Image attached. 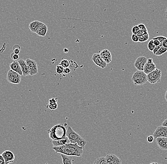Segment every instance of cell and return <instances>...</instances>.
<instances>
[{
  "label": "cell",
  "mask_w": 167,
  "mask_h": 164,
  "mask_svg": "<svg viewBox=\"0 0 167 164\" xmlns=\"http://www.w3.org/2000/svg\"><path fill=\"white\" fill-rule=\"evenodd\" d=\"M52 149L56 153L63 154L69 156L80 157L83 153V148L77 144L69 143L59 147H53Z\"/></svg>",
  "instance_id": "obj_1"
},
{
  "label": "cell",
  "mask_w": 167,
  "mask_h": 164,
  "mask_svg": "<svg viewBox=\"0 0 167 164\" xmlns=\"http://www.w3.org/2000/svg\"><path fill=\"white\" fill-rule=\"evenodd\" d=\"M66 129L62 125H57L48 130L49 138L53 140H61L66 137Z\"/></svg>",
  "instance_id": "obj_2"
},
{
  "label": "cell",
  "mask_w": 167,
  "mask_h": 164,
  "mask_svg": "<svg viewBox=\"0 0 167 164\" xmlns=\"http://www.w3.org/2000/svg\"><path fill=\"white\" fill-rule=\"evenodd\" d=\"M131 80L134 85L137 86L143 85L148 81L147 75L143 71L138 70L133 74Z\"/></svg>",
  "instance_id": "obj_3"
},
{
  "label": "cell",
  "mask_w": 167,
  "mask_h": 164,
  "mask_svg": "<svg viewBox=\"0 0 167 164\" xmlns=\"http://www.w3.org/2000/svg\"><path fill=\"white\" fill-rule=\"evenodd\" d=\"M147 80L151 84L160 83L161 81V71L160 69H156L153 72L147 75Z\"/></svg>",
  "instance_id": "obj_4"
},
{
  "label": "cell",
  "mask_w": 167,
  "mask_h": 164,
  "mask_svg": "<svg viewBox=\"0 0 167 164\" xmlns=\"http://www.w3.org/2000/svg\"><path fill=\"white\" fill-rule=\"evenodd\" d=\"M66 136L68 137L70 143L73 144H76L78 140L82 138L78 133L75 132L70 126L68 127Z\"/></svg>",
  "instance_id": "obj_5"
},
{
  "label": "cell",
  "mask_w": 167,
  "mask_h": 164,
  "mask_svg": "<svg viewBox=\"0 0 167 164\" xmlns=\"http://www.w3.org/2000/svg\"><path fill=\"white\" fill-rule=\"evenodd\" d=\"M25 62L29 69L30 75H34L38 73L37 63L35 61L27 58L25 60Z\"/></svg>",
  "instance_id": "obj_6"
},
{
  "label": "cell",
  "mask_w": 167,
  "mask_h": 164,
  "mask_svg": "<svg viewBox=\"0 0 167 164\" xmlns=\"http://www.w3.org/2000/svg\"><path fill=\"white\" fill-rule=\"evenodd\" d=\"M92 60L95 65L101 68L104 69L107 67V64L102 59V58H101L100 54H94V55H93Z\"/></svg>",
  "instance_id": "obj_7"
},
{
  "label": "cell",
  "mask_w": 167,
  "mask_h": 164,
  "mask_svg": "<svg viewBox=\"0 0 167 164\" xmlns=\"http://www.w3.org/2000/svg\"><path fill=\"white\" fill-rule=\"evenodd\" d=\"M147 58L145 56H139L136 59L134 62V66L135 68L138 71H143L144 66L147 62Z\"/></svg>",
  "instance_id": "obj_8"
},
{
  "label": "cell",
  "mask_w": 167,
  "mask_h": 164,
  "mask_svg": "<svg viewBox=\"0 0 167 164\" xmlns=\"http://www.w3.org/2000/svg\"><path fill=\"white\" fill-rule=\"evenodd\" d=\"M153 136L155 139L158 137H165L167 138V127L162 125L158 126L153 133Z\"/></svg>",
  "instance_id": "obj_9"
},
{
  "label": "cell",
  "mask_w": 167,
  "mask_h": 164,
  "mask_svg": "<svg viewBox=\"0 0 167 164\" xmlns=\"http://www.w3.org/2000/svg\"><path fill=\"white\" fill-rule=\"evenodd\" d=\"M3 157L5 159V164H9L13 163L14 161V154L10 150H5L3 151L2 154Z\"/></svg>",
  "instance_id": "obj_10"
},
{
  "label": "cell",
  "mask_w": 167,
  "mask_h": 164,
  "mask_svg": "<svg viewBox=\"0 0 167 164\" xmlns=\"http://www.w3.org/2000/svg\"><path fill=\"white\" fill-rule=\"evenodd\" d=\"M105 157L108 164H122L121 159L114 154H107Z\"/></svg>",
  "instance_id": "obj_11"
},
{
  "label": "cell",
  "mask_w": 167,
  "mask_h": 164,
  "mask_svg": "<svg viewBox=\"0 0 167 164\" xmlns=\"http://www.w3.org/2000/svg\"><path fill=\"white\" fill-rule=\"evenodd\" d=\"M156 142L160 150H167V138L158 137L156 139Z\"/></svg>",
  "instance_id": "obj_12"
},
{
  "label": "cell",
  "mask_w": 167,
  "mask_h": 164,
  "mask_svg": "<svg viewBox=\"0 0 167 164\" xmlns=\"http://www.w3.org/2000/svg\"><path fill=\"white\" fill-rule=\"evenodd\" d=\"M101 58L107 64H109L112 61V56L111 52L108 49H105L103 50L100 53Z\"/></svg>",
  "instance_id": "obj_13"
},
{
  "label": "cell",
  "mask_w": 167,
  "mask_h": 164,
  "mask_svg": "<svg viewBox=\"0 0 167 164\" xmlns=\"http://www.w3.org/2000/svg\"><path fill=\"white\" fill-rule=\"evenodd\" d=\"M44 23L42 22H39L38 20H34L30 22L29 24V29L33 33H37V30H39V28Z\"/></svg>",
  "instance_id": "obj_14"
},
{
  "label": "cell",
  "mask_w": 167,
  "mask_h": 164,
  "mask_svg": "<svg viewBox=\"0 0 167 164\" xmlns=\"http://www.w3.org/2000/svg\"><path fill=\"white\" fill-rule=\"evenodd\" d=\"M18 61L20 65V68L22 69V75L24 76L30 75L29 69H28L27 66L26 65L25 60H24L22 59H20L18 60Z\"/></svg>",
  "instance_id": "obj_15"
},
{
  "label": "cell",
  "mask_w": 167,
  "mask_h": 164,
  "mask_svg": "<svg viewBox=\"0 0 167 164\" xmlns=\"http://www.w3.org/2000/svg\"><path fill=\"white\" fill-rule=\"evenodd\" d=\"M10 69L17 72L21 76L22 75V72L20 68V65L18 61H13L10 65Z\"/></svg>",
  "instance_id": "obj_16"
},
{
  "label": "cell",
  "mask_w": 167,
  "mask_h": 164,
  "mask_svg": "<svg viewBox=\"0 0 167 164\" xmlns=\"http://www.w3.org/2000/svg\"><path fill=\"white\" fill-rule=\"evenodd\" d=\"M69 143H70V142L66 136L61 140H52V144L54 147H59Z\"/></svg>",
  "instance_id": "obj_17"
},
{
  "label": "cell",
  "mask_w": 167,
  "mask_h": 164,
  "mask_svg": "<svg viewBox=\"0 0 167 164\" xmlns=\"http://www.w3.org/2000/svg\"><path fill=\"white\" fill-rule=\"evenodd\" d=\"M156 68H156V65L153 62L151 64H149L147 62L144 66L143 72L146 75H148L149 73L155 70Z\"/></svg>",
  "instance_id": "obj_18"
},
{
  "label": "cell",
  "mask_w": 167,
  "mask_h": 164,
  "mask_svg": "<svg viewBox=\"0 0 167 164\" xmlns=\"http://www.w3.org/2000/svg\"><path fill=\"white\" fill-rule=\"evenodd\" d=\"M48 28L46 25L44 23L37 30L36 34L40 37H45L48 32Z\"/></svg>",
  "instance_id": "obj_19"
},
{
  "label": "cell",
  "mask_w": 167,
  "mask_h": 164,
  "mask_svg": "<svg viewBox=\"0 0 167 164\" xmlns=\"http://www.w3.org/2000/svg\"><path fill=\"white\" fill-rule=\"evenodd\" d=\"M60 155L62 157V164H73L71 156H69L63 154H60Z\"/></svg>",
  "instance_id": "obj_20"
},
{
  "label": "cell",
  "mask_w": 167,
  "mask_h": 164,
  "mask_svg": "<svg viewBox=\"0 0 167 164\" xmlns=\"http://www.w3.org/2000/svg\"><path fill=\"white\" fill-rule=\"evenodd\" d=\"M8 82L12 84H19L21 82V77H7Z\"/></svg>",
  "instance_id": "obj_21"
},
{
  "label": "cell",
  "mask_w": 167,
  "mask_h": 164,
  "mask_svg": "<svg viewBox=\"0 0 167 164\" xmlns=\"http://www.w3.org/2000/svg\"><path fill=\"white\" fill-rule=\"evenodd\" d=\"M7 77H21V75L17 72L10 69L8 72Z\"/></svg>",
  "instance_id": "obj_22"
},
{
  "label": "cell",
  "mask_w": 167,
  "mask_h": 164,
  "mask_svg": "<svg viewBox=\"0 0 167 164\" xmlns=\"http://www.w3.org/2000/svg\"><path fill=\"white\" fill-rule=\"evenodd\" d=\"M93 164H108L105 157H98L95 160Z\"/></svg>",
  "instance_id": "obj_23"
},
{
  "label": "cell",
  "mask_w": 167,
  "mask_h": 164,
  "mask_svg": "<svg viewBox=\"0 0 167 164\" xmlns=\"http://www.w3.org/2000/svg\"><path fill=\"white\" fill-rule=\"evenodd\" d=\"M76 144L79 147H81V148H84L85 147L86 144H87V141L84 140V138H81L78 140V141L77 142Z\"/></svg>",
  "instance_id": "obj_24"
},
{
  "label": "cell",
  "mask_w": 167,
  "mask_h": 164,
  "mask_svg": "<svg viewBox=\"0 0 167 164\" xmlns=\"http://www.w3.org/2000/svg\"><path fill=\"white\" fill-rule=\"evenodd\" d=\"M167 52V48H164L163 46H161L160 48V49L158 50V51L155 54V56H160L161 55H162L163 54Z\"/></svg>",
  "instance_id": "obj_25"
},
{
  "label": "cell",
  "mask_w": 167,
  "mask_h": 164,
  "mask_svg": "<svg viewBox=\"0 0 167 164\" xmlns=\"http://www.w3.org/2000/svg\"><path fill=\"white\" fill-rule=\"evenodd\" d=\"M149 34H147L144 35L143 36H141L139 37V42L143 43V42H146L149 39Z\"/></svg>",
  "instance_id": "obj_26"
},
{
  "label": "cell",
  "mask_w": 167,
  "mask_h": 164,
  "mask_svg": "<svg viewBox=\"0 0 167 164\" xmlns=\"http://www.w3.org/2000/svg\"><path fill=\"white\" fill-rule=\"evenodd\" d=\"M155 45L154 43V40L153 39H151L150 40V41L149 42L148 44V49L150 51L153 52L154 48H155Z\"/></svg>",
  "instance_id": "obj_27"
},
{
  "label": "cell",
  "mask_w": 167,
  "mask_h": 164,
  "mask_svg": "<svg viewBox=\"0 0 167 164\" xmlns=\"http://www.w3.org/2000/svg\"><path fill=\"white\" fill-rule=\"evenodd\" d=\"M59 65L63 66L65 68L69 67L70 66V63H69V61H68L67 59H63L61 61Z\"/></svg>",
  "instance_id": "obj_28"
},
{
  "label": "cell",
  "mask_w": 167,
  "mask_h": 164,
  "mask_svg": "<svg viewBox=\"0 0 167 164\" xmlns=\"http://www.w3.org/2000/svg\"><path fill=\"white\" fill-rule=\"evenodd\" d=\"M12 49H13V52L18 55H19L21 51V48L20 46H19V45H15L13 47Z\"/></svg>",
  "instance_id": "obj_29"
},
{
  "label": "cell",
  "mask_w": 167,
  "mask_h": 164,
  "mask_svg": "<svg viewBox=\"0 0 167 164\" xmlns=\"http://www.w3.org/2000/svg\"><path fill=\"white\" fill-rule=\"evenodd\" d=\"M166 39H167V37H164V36H160L154 37V38H153V40H158V41H160V44H162L164 40Z\"/></svg>",
  "instance_id": "obj_30"
},
{
  "label": "cell",
  "mask_w": 167,
  "mask_h": 164,
  "mask_svg": "<svg viewBox=\"0 0 167 164\" xmlns=\"http://www.w3.org/2000/svg\"><path fill=\"white\" fill-rule=\"evenodd\" d=\"M64 69V68L63 66L60 65H58L56 66V69L57 73H58L59 75H61L63 73Z\"/></svg>",
  "instance_id": "obj_31"
},
{
  "label": "cell",
  "mask_w": 167,
  "mask_h": 164,
  "mask_svg": "<svg viewBox=\"0 0 167 164\" xmlns=\"http://www.w3.org/2000/svg\"><path fill=\"white\" fill-rule=\"evenodd\" d=\"M140 30L139 28L138 27V25L136 26H134L132 28L131 30V32L133 34L137 35L139 33V32L140 31Z\"/></svg>",
  "instance_id": "obj_32"
},
{
  "label": "cell",
  "mask_w": 167,
  "mask_h": 164,
  "mask_svg": "<svg viewBox=\"0 0 167 164\" xmlns=\"http://www.w3.org/2000/svg\"><path fill=\"white\" fill-rule=\"evenodd\" d=\"M11 58L13 61H17L18 59H19V55L16 54L13 52L11 54Z\"/></svg>",
  "instance_id": "obj_33"
},
{
  "label": "cell",
  "mask_w": 167,
  "mask_h": 164,
  "mask_svg": "<svg viewBox=\"0 0 167 164\" xmlns=\"http://www.w3.org/2000/svg\"><path fill=\"white\" fill-rule=\"evenodd\" d=\"M139 37L138 36H137L135 34H133L131 35V39L133 40V42H139Z\"/></svg>",
  "instance_id": "obj_34"
},
{
  "label": "cell",
  "mask_w": 167,
  "mask_h": 164,
  "mask_svg": "<svg viewBox=\"0 0 167 164\" xmlns=\"http://www.w3.org/2000/svg\"><path fill=\"white\" fill-rule=\"evenodd\" d=\"M147 34H148V30H140L139 32V33L136 35L138 36L139 37H141V36H143V35H144Z\"/></svg>",
  "instance_id": "obj_35"
},
{
  "label": "cell",
  "mask_w": 167,
  "mask_h": 164,
  "mask_svg": "<svg viewBox=\"0 0 167 164\" xmlns=\"http://www.w3.org/2000/svg\"><path fill=\"white\" fill-rule=\"evenodd\" d=\"M49 108L51 110H54L57 109V108H58V104L57 103H55V104H49Z\"/></svg>",
  "instance_id": "obj_36"
},
{
  "label": "cell",
  "mask_w": 167,
  "mask_h": 164,
  "mask_svg": "<svg viewBox=\"0 0 167 164\" xmlns=\"http://www.w3.org/2000/svg\"><path fill=\"white\" fill-rule=\"evenodd\" d=\"M138 27L139 28L140 30H148L147 28L146 27L145 25L143 24H140L138 25Z\"/></svg>",
  "instance_id": "obj_37"
},
{
  "label": "cell",
  "mask_w": 167,
  "mask_h": 164,
  "mask_svg": "<svg viewBox=\"0 0 167 164\" xmlns=\"http://www.w3.org/2000/svg\"><path fill=\"white\" fill-rule=\"evenodd\" d=\"M154 138V137H153V136H148V137H147V142H148V143H151L153 142V141Z\"/></svg>",
  "instance_id": "obj_38"
},
{
  "label": "cell",
  "mask_w": 167,
  "mask_h": 164,
  "mask_svg": "<svg viewBox=\"0 0 167 164\" xmlns=\"http://www.w3.org/2000/svg\"><path fill=\"white\" fill-rule=\"evenodd\" d=\"M57 101H58V98H51V99L49 100V104H51L57 103Z\"/></svg>",
  "instance_id": "obj_39"
},
{
  "label": "cell",
  "mask_w": 167,
  "mask_h": 164,
  "mask_svg": "<svg viewBox=\"0 0 167 164\" xmlns=\"http://www.w3.org/2000/svg\"><path fill=\"white\" fill-rule=\"evenodd\" d=\"M71 72V69L69 68H65L64 69L63 73H65V74L68 75V74L70 73Z\"/></svg>",
  "instance_id": "obj_40"
},
{
  "label": "cell",
  "mask_w": 167,
  "mask_h": 164,
  "mask_svg": "<svg viewBox=\"0 0 167 164\" xmlns=\"http://www.w3.org/2000/svg\"><path fill=\"white\" fill-rule=\"evenodd\" d=\"M162 46V45H160L158 46L155 47V48H154V49L153 51V53L154 55H155V54L158 51V50L160 49V48Z\"/></svg>",
  "instance_id": "obj_41"
},
{
  "label": "cell",
  "mask_w": 167,
  "mask_h": 164,
  "mask_svg": "<svg viewBox=\"0 0 167 164\" xmlns=\"http://www.w3.org/2000/svg\"><path fill=\"white\" fill-rule=\"evenodd\" d=\"M0 164H5V159L2 154H0Z\"/></svg>",
  "instance_id": "obj_42"
},
{
  "label": "cell",
  "mask_w": 167,
  "mask_h": 164,
  "mask_svg": "<svg viewBox=\"0 0 167 164\" xmlns=\"http://www.w3.org/2000/svg\"><path fill=\"white\" fill-rule=\"evenodd\" d=\"M154 43L155 45V46H160V45H162L160 44V41H158V40H154Z\"/></svg>",
  "instance_id": "obj_43"
},
{
  "label": "cell",
  "mask_w": 167,
  "mask_h": 164,
  "mask_svg": "<svg viewBox=\"0 0 167 164\" xmlns=\"http://www.w3.org/2000/svg\"><path fill=\"white\" fill-rule=\"evenodd\" d=\"M162 46L167 49V38L163 42L162 44Z\"/></svg>",
  "instance_id": "obj_44"
},
{
  "label": "cell",
  "mask_w": 167,
  "mask_h": 164,
  "mask_svg": "<svg viewBox=\"0 0 167 164\" xmlns=\"http://www.w3.org/2000/svg\"><path fill=\"white\" fill-rule=\"evenodd\" d=\"M162 125L163 126H166V127H167V119H166L165 121L162 122Z\"/></svg>",
  "instance_id": "obj_45"
},
{
  "label": "cell",
  "mask_w": 167,
  "mask_h": 164,
  "mask_svg": "<svg viewBox=\"0 0 167 164\" xmlns=\"http://www.w3.org/2000/svg\"><path fill=\"white\" fill-rule=\"evenodd\" d=\"M147 63H148L149 64H151L152 63H153V58H148L147 59Z\"/></svg>",
  "instance_id": "obj_46"
},
{
  "label": "cell",
  "mask_w": 167,
  "mask_h": 164,
  "mask_svg": "<svg viewBox=\"0 0 167 164\" xmlns=\"http://www.w3.org/2000/svg\"><path fill=\"white\" fill-rule=\"evenodd\" d=\"M164 17L165 19L166 20L167 22V7L166 9L165 12V15H164Z\"/></svg>",
  "instance_id": "obj_47"
},
{
  "label": "cell",
  "mask_w": 167,
  "mask_h": 164,
  "mask_svg": "<svg viewBox=\"0 0 167 164\" xmlns=\"http://www.w3.org/2000/svg\"><path fill=\"white\" fill-rule=\"evenodd\" d=\"M64 52L66 53H68V50L67 49H66V48H65V49H64Z\"/></svg>",
  "instance_id": "obj_48"
},
{
  "label": "cell",
  "mask_w": 167,
  "mask_h": 164,
  "mask_svg": "<svg viewBox=\"0 0 167 164\" xmlns=\"http://www.w3.org/2000/svg\"><path fill=\"white\" fill-rule=\"evenodd\" d=\"M165 98L166 101L167 102V91L166 92L165 94Z\"/></svg>",
  "instance_id": "obj_49"
},
{
  "label": "cell",
  "mask_w": 167,
  "mask_h": 164,
  "mask_svg": "<svg viewBox=\"0 0 167 164\" xmlns=\"http://www.w3.org/2000/svg\"><path fill=\"white\" fill-rule=\"evenodd\" d=\"M158 164V163H157L156 162H153V163H151V164Z\"/></svg>",
  "instance_id": "obj_50"
},
{
  "label": "cell",
  "mask_w": 167,
  "mask_h": 164,
  "mask_svg": "<svg viewBox=\"0 0 167 164\" xmlns=\"http://www.w3.org/2000/svg\"></svg>",
  "instance_id": "obj_51"
},
{
  "label": "cell",
  "mask_w": 167,
  "mask_h": 164,
  "mask_svg": "<svg viewBox=\"0 0 167 164\" xmlns=\"http://www.w3.org/2000/svg\"></svg>",
  "instance_id": "obj_52"
}]
</instances>
